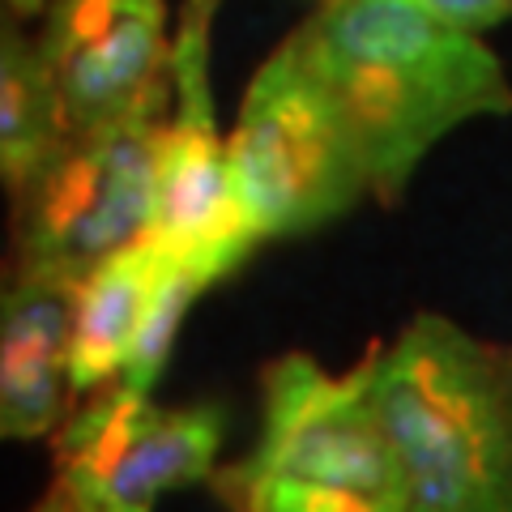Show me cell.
<instances>
[{"mask_svg":"<svg viewBox=\"0 0 512 512\" xmlns=\"http://www.w3.org/2000/svg\"><path fill=\"white\" fill-rule=\"evenodd\" d=\"M222 427L218 406H158L111 380L52 431L56 483L82 512H154L163 495L210 483Z\"/></svg>","mask_w":512,"mask_h":512,"instance_id":"cell-7","label":"cell"},{"mask_svg":"<svg viewBox=\"0 0 512 512\" xmlns=\"http://www.w3.org/2000/svg\"><path fill=\"white\" fill-rule=\"evenodd\" d=\"M60 133L64 116L39 47L0 18V184L18 192Z\"/></svg>","mask_w":512,"mask_h":512,"instance_id":"cell-11","label":"cell"},{"mask_svg":"<svg viewBox=\"0 0 512 512\" xmlns=\"http://www.w3.org/2000/svg\"><path fill=\"white\" fill-rule=\"evenodd\" d=\"M0 5H5L9 13H22V18H26V13H39L47 0H0Z\"/></svg>","mask_w":512,"mask_h":512,"instance_id":"cell-15","label":"cell"},{"mask_svg":"<svg viewBox=\"0 0 512 512\" xmlns=\"http://www.w3.org/2000/svg\"><path fill=\"white\" fill-rule=\"evenodd\" d=\"M406 512H512V346L414 316L372 350Z\"/></svg>","mask_w":512,"mask_h":512,"instance_id":"cell-2","label":"cell"},{"mask_svg":"<svg viewBox=\"0 0 512 512\" xmlns=\"http://www.w3.org/2000/svg\"><path fill=\"white\" fill-rule=\"evenodd\" d=\"M77 282L0 265V440H39L69 419Z\"/></svg>","mask_w":512,"mask_h":512,"instance_id":"cell-9","label":"cell"},{"mask_svg":"<svg viewBox=\"0 0 512 512\" xmlns=\"http://www.w3.org/2000/svg\"><path fill=\"white\" fill-rule=\"evenodd\" d=\"M227 154L261 239L320 231L372 192L355 133L295 35L256 69Z\"/></svg>","mask_w":512,"mask_h":512,"instance_id":"cell-4","label":"cell"},{"mask_svg":"<svg viewBox=\"0 0 512 512\" xmlns=\"http://www.w3.org/2000/svg\"><path fill=\"white\" fill-rule=\"evenodd\" d=\"M222 0H184L171 35V107L158 133L154 171V222L150 235L205 286L222 282L261 244L244 214L218 133V107L210 82V35Z\"/></svg>","mask_w":512,"mask_h":512,"instance_id":"cell-6","label":"cell"},{"mask_svg":"<svg viewBox=\"0 0 512 512\" xmlns=\"http://www.w3.org/2000/svg\"><path fill=\"white\" fill-rule=\"evenodd\" d=\"M414 5H423L431 18L448 26L470 30V35H483V30L512 18V0H414Z\"/></svg>","mask_w":512,"mask_h":512,"instance_id":"cell-13","label":"cell"},{"mask_svg":"<svg viewBox=\"0 0 512 512\" xmlns=\"http://www.w3.org/2000/svg\"><path fill=\"white\" fill-rule=\"evenodd\" d=\"M167 107L64 128L30 180L13 192V261L82 282L150 235L158 133Z\"/></svg>","mask_w":512,"mask_h":512,"instance_id":"cell-5","label":"cell"},{"mask_svg":"<svg viewBox=\"0 0 512 512\" xmlns=\"http://www.w3.org/2000/svg\"><path fill=\"white\" fill-rule=\"evenodd\" d=\"M167 265V248L146 235L77 282L69 346V380L77 397L103 389L124 372Z\"/></svg>","mask_w":512,"mask_h":512,"instance_id":"cell-10","label":"cell"},{"mask_svg":"<svg viewBox=\"0 0 512 512\" xmlns=\"http://www.w3.org/2000/svg\"><path fill=\"white\" fill-rule=\"evenodd\" d=\"M30 512H82V508H77V504L69 500V491H64V487L56 483V487H52V491H47V495H43V500H39L35 508H30Z\"/></svg>","mask_w":512,"mask_h":512,"instance_id":"cell-14","label":"cell"},{"mask_svg":"<svg viewBox=\"0 0 512 512\" xmlns=\"http://www.w3.org/2000/svg\"><path fill=\"white\" fill-rule=\"evenodd\" d=\"M205 291H210V286H205L201 278H192L180 261H171L163 282H158L154 299H150L146 320H141L133 355H128L124 372L116 380H124L128 389L154 393V384H158V376H163V367L171 359V346H175V338H180V325H184V316L192 308V299L205 295Z\"/></svg>","mask_w":512,"mask_h":512,"instance_id":"cell-12","label":"cell"},{"mask_svg":"<svg viewBox=\"0 0 512 512\" xmlns=\"http://www.w3.org/2000/svg\"><path fill=\"white\" fill-rule=\"evenodd\" d=\"M210 487L231 512H406L372 355L350 372L282 355L265 372L256 444L218 466Z\"/></svg>","mask_w":512,"mask_h":512,"instance_id":"cell-3","label":"cell"},{"mask_svg":"<svg viewBox=\"0 0 512 512\" xmlns=\"http://www.w3.org/2000/svg\"><path fill=\"white\" fill-rule=\"evenodd\" d=\"M295 43L342 107L380 201L402 197L423 158L461 124L512 111L491 47L414 0H329Z\"/></svg>","mask_w":512,"mask_h":512,"instance_id":"cell-1","label":"cell"},{"mask_svg":"<svg viewBox=\"0 0 512 512\" xmlns=\"http://www.w3.org/2000/svg\"><path fill=\"white\" fill-rule=\"evenodd\" d=\"M39 56L64 128L171 107V35L163 0H52Z\"/></svg>","mask_w":512,"mask_h":512,"instance_id":"cell-8","label":"cell"}]
</instances>
